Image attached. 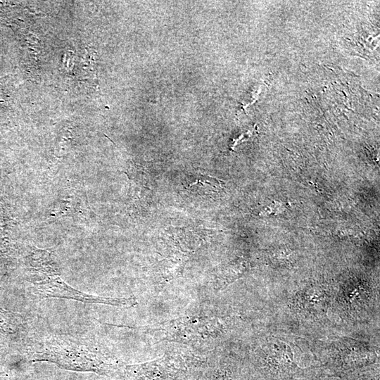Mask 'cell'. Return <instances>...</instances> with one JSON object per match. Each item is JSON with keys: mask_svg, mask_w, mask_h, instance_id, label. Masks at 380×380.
<instances>
[{"mask_svg": "<svg viewBox=\"0 0 380 380\" xmlns=\"http://www.w3.org/2000/svg\"><path fill=\"white\" fill-rule=\"evenodd\" d=\"M32 361H46L75 372L108 375L112 367L92 348L89 341L65 336H49L30 349Z\"/></svg>", "mask_w": 380, "mask_h": 380, "instance_id": "1", "label": "cell"}, {"mask_svg": "<svg viewBox=\"0 0 380 380\" xmlns=\"http://www.w3.org/2000/svg\"><path fill=\"white\" fill-rule=\"evenodd\" d=\"M37 292L43 297L72 299L85 303L125 304L127 300H114L89 295L73 289L60 278L44 280L36 285Z\"/></svg>", "mask_w": 380, "mask_h": 380, "instance_id": "2", "label": "cell"}]
</instances>
